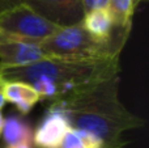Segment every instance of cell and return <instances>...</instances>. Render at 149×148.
<instances>
[{"label": "cell", "mask_w": 149, "mask_h": 148, "mask_svg": "<svg viewBox=\"0 0 149 148\" xmlns=\"http://www.w3.org/2000/svg\"><path fill=\"white\" fill-rule=\"evenodd\" d=\"M46 58L39 43L0 31V67H25Z\"/></svg>", "instance_id": "cell-5"}, {"label": "cell", "mask_w": 149, "mask_h": 148, "mask_svg": "<svg viewBox=\"0 0 149 148\" xmlns=\"http://www.w3.org/2000/svg\"><path fill=\"white\" fill-rule=\"evenodd\" d=\"M33 133L34 130L31 128L30 123L22 115L9 114L4 119L1 134L5 147L22 142L33 143Z\"/></svg>", "instance_id": "cell-9"}, {"label": "cell", "mask_w": 149, "mask_h": 148, "mask_svg": "<svg viewBox=\"0 0 149 148\" xmlns=\"http://www.w3.org/2000/svg\"><path fill=\"white\" fill-rule=\"evenodd\" d=\"M71 123L63 113L49 108L33 133V144L37 148H59Z\"/></svg>", "instance_id": "cell-7"}, {"label": "cell", "mask_w": 149, "mask_h": 148, "mask_svg": "<svg viewBox=\"0 0 149 148\" xmlns=\"http://www.w3.org/2000/svg\"><path fill=\"white\" fill-rule=\"evenodd\" d=\"M134 9L135 0H109L107 10L113 18L114 26L124 33L130 34Z\"/></svg>", "instance_id": "cell-10"}, {"label": "cell", "mask_w": 149, "mask_h": 148, "mask_svg": "<svg viewBox=\"0 0 149 148\" xmlns=\"http://www.w3.org/2000/svg\"><path fill=\"white\" fill-rule=\"evenodd\" d=\"M5 148H34V144L33 143H29V142H22V143L12 144V146H8Z\"/></svg>", "instance_id": "cell-14"}, {"label": "cell", "mask_w": 149, "mask_h": 148, "mask_svg": "<svg viewBox=\"0 0 149 148\" xmlns=\"http://www.w3.org/2000/svg\"><path fill=\"white\" fill-rule=\"evenodd\" d=\"M0 4L4 7V9H9L12 7H16V5L24 4V0H0Z\"/></svg>", "instance_id": "cell-12"}, {"label": "cell", "mask_w": 149, "mask_h": 148, "mask_svg": "<svg viewBox=\"0 0 149 148\" xmlns=\"http://www.w3.org/2000/svg\"><path fill=\"white\" fill-rule=\"evenodd\" d=\"M24 4L60 28L80 24L85 13L81 0H24Z\"/></svg>", "instance_id": "cell-6"}, {"label": "cell", "mask_w": 149, "mask_h": 148, "mask_svg": "<svg viewBox=\"0 0 149 148\" xmlns=\"http://www.w3.org/2000/svg\"><path fill=\"white\" fill-rule=\"evenodd\" d=\"M119 73V58L74 59L49 57L25 67H0L4 80L28 83L41 100H58Z\"/></svg>", "instance_id": "cell-2"}, {"label": "cell", "mask_w": 149, "mask_h": 148, "mask_svg": "<svg viewBox=\"0 0 149 148\" xmlns=\"http://www.w3.org/2000/svg\"><path fill=\"white\" fill-rule=\"evenodd\" d=\"M3 125H4V118H3V114H1V112H0V135H1Z\"/></svg>", "instance_id": "cell-15"}, {"label": "cell", "mask_w": 149, "mask_h": 148, "mask_svg": "<svg viewBox=\"0 0 149 148\" xmlns=\"http://www.w3.org/2000/svg\"><path fill=\"white\" fill-rule=\"evenodd\" d=\"M4 79L0 76V110L3 109V108L5 106V104H7V101H5L4 96H3V85H4Z\"/></svg>", "instance_id": "cell-13"}, {"label": "cell", "mask_w": 149, "mask_h": 148, "mask_svg": "<svg viewBox=\"0 0 149 148\" xmlns=\"http://www.w3.org/2000/svg\"><path fill=\"white\" fill-rule=\"evenodd\" d=\"M3 96L7 102L15 105L22 115L28 114L34 105L41 101L39 94L30 84L18 80H5L3 85Z\"/></svg>", "instance_id": "cell-8"}, {"label": "cell", "mask_w": 149, "mask_h": 148, "mask_svg": "<svg viewBox=\"0 0 149 148\" xmlns=\"http://www.w3.org/2000/svg\"><path fill=\"white\" fill-rule=\"evenodd\" d=\"M4 10H5V9H4V7H3V5L0 4V13H1V12H4Z\"/></svg>", "instance_id": "cell-16"}, {"label": "cell", "mask_w": 149, "mask_h": 148, "mask_svg": "<svg viewBox=\"0 0 149 148\" xmlns=\"http://www.w3.org/2000/svg\"><path fill=\"white\" fill-rule=\"evenodd\" d=\"M60 26L39 16L26 4H20L0 13V31L41 43Z\"/></svg>", "instance_id": "cell-4"}, {"label": "cell", "mask_w": 149, "mask_h": 148, "mask_svg": "<svg viewBox=\"0 0 149 148\" xmlns=\"http://www.w3.org/2000/svg\"><path fill=\"white\" fill-rule=\"evenodd\" d=\"M119 76L54 100L49 108L59 110L71 127L95 138L102 148H123L124 133L141 127L144 121L124 108L118 94Z\"/></svg>", "instance_id": "cell-1"}, {"label": "cell", "mask_w": 149, "mask_h": 148, "mask_svg": "<svg viewBox=\"0 0 149 148\" xmlns=\"http://www.w3.org/2000/svg\"><path fill=\"white\" fill-rule=\"evenodd\" d=\"M43 52L52 58H74V59H102L119 58L111 54L109 47L95 42L85 31L81 24L63 26L52 36L39 43Z\"/></svg>", "instance_id": "cell-3"}, {"label": "cell", "mask_w": 149, "mask_h": 148, "mask_svg": "<svg viewBox=\"0 0 149 148\" xmlns=\"http://www.w3.org/2000/svg\"><path fill=\"white\" fill-rule=\"evenodd\" d=\"M84 12H89V10L94 9H102V8H107L109 0H81Z\"/></svg>", "instance_id": "cell-11"}]
</instances>
